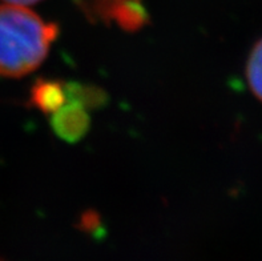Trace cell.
Listing matches in <instances>:
<instances>
[{
	"mask_svg": "<svg viewBox=\"0 0 262 261\" xmlns=\"http://www.w3.org/2000/svg\"><path fill=\"white\" fill-rule=\"evenodd\" d=\"M57 33L56 24L28 7L0 4V76L20 77L36 70Z\"/></svg>",
	"mask_w": 262,
	"mask_h": 261,
	"instance_id": "6da1fadb",
	"label": "cell"
},
{
	"mask_svg": "<svg viewBox=\"0 0 262 261\" xmlns=\"http://www.w3.org/2000/svg\"><path fill=\"white\" fill-rule=\"evenodd\" d=\"M52 116L53 129L66 140L75 142L80 139L88 128L86 109L80 102H73L67 106L64 104L56 112L52 113Z\"/></svg>",
	"mask_w": 262,
	"mask_h": 261,
	"instance_id": "7a4b0ae2",
	"label": "cell"
},
{
	"mask_svg": "<svg viewBox=\"0 0 262 261\" xmlns=\"http://www.w3.org/2000/svg\"><path fill=\"white\" fill-rule=\"evenodd\" d=\"M31 99L33 106L41 109L43 112L55 113L66 104V87L55 82H40L33 87Z\"/></svg>",
	"mask_w": 262,
	"mask_h": 261,
	"instance_id": "3957f363",
	"label": "cell"
},
{
	"mask_svg": "<svg viewBox=\"0 0 262 261\" xmlns=\"http://www.w3.org/2000/svg\"><path fill=\"white\" fill-rule=\"evenodd\" d=\"M246 79L252 92L262 102V39L253 47L246 64Z\"/></svg>",
	"mask_w": 262,
	"mask_h": 261,
	"instance_id": "277c9868",
	"label": "cell"
},
{
	"mask_svg": "<svg viewBox=\"0 0 262 261\" xmlns=\"http://www.w3.org/2000/svg\"><path fill=\"white\" fill-rule=\"evenodd\" d=\"M6 4H13V6H20V7H28L31 4L39 3L40 0H3Z\"/></svg>",
	"mask_w": 262,
	"mask_h": 261,
	"instance_id": "5b68a950",
	"label": "cell"
}]
</instances>
